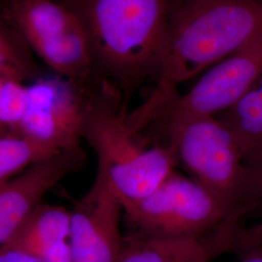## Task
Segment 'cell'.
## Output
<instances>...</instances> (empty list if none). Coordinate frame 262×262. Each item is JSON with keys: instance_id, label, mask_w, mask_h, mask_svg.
I'll return each mask as SVG.
<instances>
[{"instance_id": "4", "label": "cell", "mask_w": 262, "mask_h": 262, "mask_svg": "<svg viewBox=\"0 0 262 262\" xmlns=\"http://www.w3.org/2000/svg\"><path fill=\"white\" fill-rule=\"evenodd\" d=\"M128 113L118 88L104 81L94 93L82 134L96 152L97 171L107 176L121 200L147 196L179 163L170 144L147 147L146 138L127 122Z\"/></svg>"}, {"instance_id": "8", "label": "cell", "mask_w": 262, "mask_h": 262, "mask_svg": "<svg viewBox=\"0 0 262 262\" xmlns=\"http://www.w3.org/2000/svg\"><path fill=\"white\" fill-rule=\"evenodd\" d=\"M101 84H76L63 77H40L28 85V109L18 129L60 150L80 146L85 117Z\"/></svg>"}, {"instance_id": "13", "label": "cell", "mask_w": 262, "mask_h": 262, "mask_svg": "<svg viewBox=\"0 0 262 262\" xmlns=\"http://www.w3.org/2000/svg\"><path fill=\"white\" fill-rule=\"evenodd\" d=\"M232 132L245 159L262 155V76L231 108L215 116Z\"/></svg>"}, {"instance_id": "3", "label": "cell", "mask_w": 262, "mask_h": 262, "mask_svg": "<svg viewBox=\"0 0 262 262\" xmlns=\"http://www.w3.org/2000/svg\"><path fill=\"white\" fill-rule=\"evenodd\" d=\"M150 124L160 129L179 162L215 199L227 220L241 221L262 203L238 142L215 116L159 112Z\"/></svg>"}, {"instance_id": "6", "label": "cell", "mask_w": 262, "mask_h": 262, "mask_svg": "<svg viewBox=\"0 0 262 262\" xmlns=\"http://www.w3.org/2000/svg\"><path fill=\"white\" fill-rule=\"evenodd\" d=\"M1 19L27 39L56 74L76 84H98L84 30L75 15L56 0H19L1 5Z\"/></svg>"}, {"instance_id": "17", "label": "cell", "mask_w": 262, "mask_h": 262, "mask_svg": "<svg viewBox=\"0 0 262 262\" xmlns=\"http://www.w3.org/2000/svg\"><path fill=\"white\" fill-rule=\"evenodd\" d=\"M229 253L237 262H262V225H237Z\"/></svg>"}, {"instance_id": "19", "label": "cell", "mask_w": 262, "mask_h": 262, "mask_svg": "<svg viewBox=\"0 0 262 262\" xmlns=\"http://www.w3.org/2000/svg\"><path fill=\"white\" fill-rule=\"evenodd\" d=\"M245 160L262 199V155L249 157Z\"/></svg>"}, {"instance_id": "10", "label": "cell", "mask_w": 262, "mask_h": 262, "mask_svg": "<svg viewBox=\"0 0 262 262\" xmlns=\"http://www.w3.org/2000/svg\"><path fill=\"white\" fill-rule=\"evenodd\" d=\"M86 160L81 146L61 150L0 185V246L9 240L21 221L42 203L52 187L67 175L81 171Z\"/></svg>"}, {"instance_id": "11", "label": "cell", "mask_w": 262, "mask_h": 262, "mask_svg": "<svg viewBox=\"0 0 262 262\" xmlns=\"http://www.w3.org/2000/svg\"><path fill=\"white\" fill-rule=\"evenodd\" d=\"M241 221H225L215 231L201 238L154 240L125 238L118 262H211L229 253L235 229Z\"/></svg>"}, {"instance_id": "21", "label": "cell", "mask_w": 262, "mask_h": 262, "mask_svg": "<svg viewBox=\"0 0 262 262\" xmlns=\"http://www.w3.org/2000/svg\"><path fill=\"white\" fill-rule=\"evenodd\" d=\"M257 1H258V2H260L262 4V0H257Z\"/></svg>"}, {"instance_id": "15", "label": "cell", "mask_w": 262, "mask_h": 262, "mask_svg": "<svg viewBox=\"0 0 262 262\" xmlns=\"http://www.w3.org/2000/svg\"><path fill=\"white\" fill-rule=\"evenodd\" d=\"M32 49L27 39L5 20L0 23V77H7L25 83L40 78Z\"/></svg>"}, {"instance_id": "9", "label": "cell", "mask_w": 262, "mask_h": 262, "mask_svg": "<svg viewBox=\"0 0 262 262\" xmlns=\"http://www.w3.org/2000/svg\"><path fill=\"white\" fill-rule=\"evenodd\" d=\"M122 212L121 199L107 176L97 171L93 187L74 200L70 211L73 262H118L125 244L120 231Z\"/></svg>"}, {"instance_id": "5", "label": "cell", "mask_w": 262, "mask_h": 262, "mask_svg": "<svg viewBox=\"0 0 262 262\" xmlns=\"http://www.w3.org/2000/svg\"><path fill=\"white\" fill-rule=\"evenodd\" d=\"M121 202L132 230L129 237L137 239L201 238L227 221L206 189L176 170L147 196Z\"/></svg>"}, {"instance_id": "2", "label": "cell", "mask_w": 262, "mask_h": 262, "mask_svg": "<svg viewBox=\"0 0 262 262\" xmlns=\"http://www.w3.org/2000/svg\"><path fill=\"white\" fill-rule=\"evenodd\" d=\"M260 33L262 4L257 0H170L156 85L177 88Z\"/></svg>"}, {"instance_id": "20", "label": "cell", "mask_w": 262, "mask_h": 262, "mask_svg": "<svg viewBox=\"0 0 262 262\" xmlns=\"http://www.w3.org/2000/svg\"><path fill=\"white\" fill-rule=\"evenodd\" d=\"M16 1H19V0H1V5H6V4H9L12 2H16Z\"/></svg>"}, {"instance_id": "16", "label": "cell", "mask_w": 262, "mask_h": 262, "mask_svg": "<svg viewBox=\"0 0 262 262\" xmlns=\"http://www.w3.org/2000/svg\"><path fill=\"white\" fill-rule=\"evenodd\" d=\"M28 109V85L0 77V132L18 129Z\"/></svg>"}, {"instance_id": "7", "label": "cell", "mask_w": 262, "mask_h": 262, "mask_svg": "<svg viewBox=\"0 0 262 262\" xmlns=\"http://www.w3.org/2000/svg\"><path fill=\"white\" fill-rule=\"evenodd\" d=\"M262 76V33L210 67L186 94L175 89L163 97L159 112L216 116L248 94Z\"/></svg>"}, {"instance_id": "1", "label": "cell", "mask_w": 262, "mask_h": 262, "mask_svg": "<svg viewBox=\"0 0 262 262\" xmlns=\"http://www.w3.org/2000/svg\"><path fill=\"white\" fill-rule=\"evenodd\" d=\"M80 21L94 78L119 89L122 108L147 82L159 81L170 0H56Z\"/></svg>"}, {"instance_id": "18", "label": "cell", "mask_w": 262, "mask_h": 262, "mask_svg": "<svg viewBox=\"0 0 262 262\" xmlns=\"http://www.w3.org/2000/svg\"><path fill=\"white\" fill-rule=\"evenodd\" d=\"M0 262H45L37 256L16 250L0 248Z\"/></svg>"}, {"instance_id": "12", "label": "cell", "mask_w": 262, "mask_h": 262, "mask_svg": "<svg viewBox=\"0 0 262 262\" xmlns=\"http://www.w3.org/2000/svg\"><path fill=\"white\" fill-rule=\"evenodd\" d=\"M70 211L41 203L28 214L0 248L16 250L43 258L59 244L69 241Z\"/></svg>"}, {"instance_id": "14", "label": "cell", "mask_w": 262, "mask_h": 262, "mask_svg": "<svg viewBox=\"0 0 262 262\" xmlns=\"http://www.w3.org/2000/svg\"><path fill=\"white\" fill-rule=\"evenodd\" d=\"M0 185L60 151L56 145L21 129L0 132Z\"/></svg>"}]
</instances>
